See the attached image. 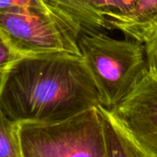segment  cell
Listing matches in <instances>:
<instances>
[{
    "instance_id": "9",
    "label": "cell",
    "mask_w": 157,
    "mask_h": 157,
    "mask_svg": "<svg viewBox=\"0 0 157 157\" xmlns=\"http://www.w3.org/2000/svg\"><path fill=\"white\" fill-rule=\"evenodd\" d=\"M18 127L0 109V157H22Z\"/></svg>"
},
{
    "instance_id": "5",
    "label": "cell",
    "mask_w": 157,
    "mask_h": 157,
    "mask_svg": "<svg viewBox=\"0 0 157 157\" xmlns=\"http://www.w3.org/2000/svg\"><path fill=\"white\" fill-rule=\"evenodd\" d=\"M143 151L157 157V71L149 67L134 89L110 110Z\"/></svg>"
},
{
    "instance_id": "10",
    "label": "cell",
    "mask_w": 157,
    "mask_h": 157,
    "mask_svg": "<svg viewBox=\"0 0 157 157\" xmlns=\"http://www.w3.org/2000/svg\"><path fill=\"white\" fill-rule=\"evenodd\" d=\"M15 10L65 11L60 7L51 2L50 0H0V10Z\"/></svg>"
},
{
    "instance_id": "3",
    "label": "cell",
    "mask_w": 157,
    "mask_h": 157,
    "mask_svg": "<svg viewBox=\"0 0 157 157\" xmlns=\"http://www.w3.org/2000/svg\"><path fill=\"white\" fill-rule=\"evenodd\" d=\"M22 157H108L97 107L68 118L44 123H19Z\"/></svg>"
},
{
    "instance_id": "8",
    "label": "cell",
    "mask_w": 157,
    "mask_h": 157,
    "mask_svg": "<svg viewBox=\"0 0 157 157\" xmlns=\"http://www.w3.org/2000/svg\"><path fill=\"white\" fill-rule=\"evenodd\" d=\"M76 19L84 28L107 30L111 28L104 16L98 0H50Z\"/></svg>"
},
{
    "instance_id": "12",
    "label": "cell",
    "mask_w": 157,
    "mask_h": 157,
    "mask_svg": "<svg viewBox=\"0 0 157 157\" xmlns=\"http://www.w3.org/2000/svg\"><path fill=\"white\" fill-rule=\"evenodd\" d=\"M21 57V56L12 48L8 40L0 32V77Z\"/></svg>"
},
{
    "instance_id": "11",
    "label": "cell",
    "mask_w": 157,
    "mask_h": 157,
    "mask_svg": "<svg viewBox=\"0 0 157 157\" xmlns=\"http://www.w3.org/2000/svg\"><path fill=\"white\" fill-rule=\"evenodd\" d=\"M137 1L138 0H98L102 12L107 20L108 24L111 20L128 14Z\"/></svg>"
},
{
    "instance_id": "1",
    "label": "cell",
    "mask_w": 157,
    "mask_h": 157,
    "mask_svg": "<svg viewBox=\"0 0 157 157\" xmlns=\"http://www.w3.org/2000/svg\"><path fill=\"white\" fill-rule=\"evenodd\" d=\"M101 105L98 88L81 56H24L0 77V109L18 123L59 121Z\"/></svg>"
},
{
    "instance_id": "6",
    "label": "cell",
    "mask_w": 157,
    "mask_h": 157,
    "mask_svg": "<svg viewBox=\"0 0 157 157\" xmlns=\"http://www.w3.org/2000/svg\"><path fill=\"white\" fill-rule=\"evenodd\" d=\"M111 30L146 44L157 36V0H138L126 15L109 21Z\"/></svg>"
},
{
    "instance_id": "7",
    "label": "cell",
    "mask_w": 157,
    "mask_h": 157,
    "mask_svg": "<svg viewBox=\"0 0 157 157\" xmlns=\"http://www.w3.org/2000/svg\"><path fill=\"white\" fill-rule=\"evenodd\" d=\"M98 109L104 126L108 157H147L110 110L102 105Z\"/></svg>"
},
{
    "instance_id": "2",
    "label": "cell",
    "mask_w": 157,
    "mask_h": 157,
    "mask_svg": "<svg viewBox=\"0 0 157 157\" xmlns=\"http://www.w3.org/2000/svg\"><path fill=\"white\" fill-rule=\"evenodd\" d=\"M78 45L101 96V105L114 109L140 82L149 69L146 45L120 40L82 27Z\"/></svg>"
},
{
    "instance_id": "13",
    "label": "cell",
    "mask_w": 157,
    "mask_h": 157,
    "mask_svg": "<svg viewBox=\"0 0 157 157\" xmlns=\"http://www.w3.org/2000/svg\"><path fill=\"white\" fill-rule=\"evenodd\" d=\"M149 67L157 71V36L145 44Z\"/></svg>"
},
{
    "instance_id": "4",
    "label": "cell",
    "mask_w": 157,
    "mask_h": 157,
    "mask_svg": "<svg viewBox=\"0 0 157 157\" xmlns=\"http://www.w3.org/2000/svg\"><path fill=\"white\" fill-rule=\"evenodd\" d=\"M82 25L63 10H0V32L21 56L65 52L81 56Z\"/></svg>"
},
{
    "instance_id": "14",
    "label": "cell",
    "mask_w": 157,
    "mask_h": 157,
    "mask_svg": "<svg viewBox=\"0 0 157 157\" xmlns=\"http://www.w3.org/2000/svg\"><path fill=\"white\" fill-rule=\"evenodd\" d=\"M147 155V154H146ZM147 157H151V156H150V155H147Z\"/></svg>"
}]
</instances>
